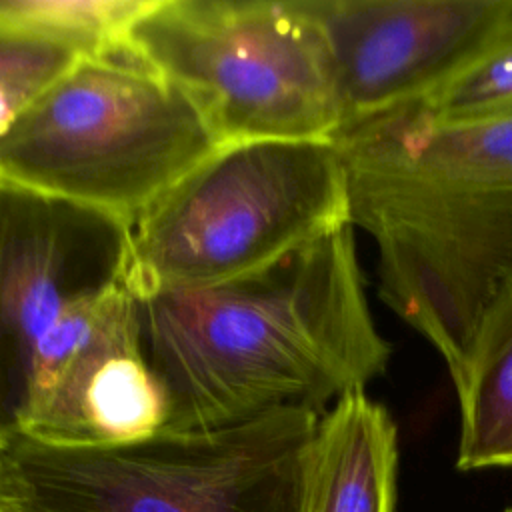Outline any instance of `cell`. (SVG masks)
<instances>
[{
    "label": "cell",
    "instance_id": "1",
    "mask_svg": "<svg viewBox=\"0 0 512 512\" xmlns=\"http://www.w3.org/2000/svg\"><path fill=\"white\" fill-rule=\"evenodd\" d=\"M134 296L166 402L162 432L286 408L324 414L382 376L392 352L368 308L352 224L236 280Z\"/></svg>",
    "mask_w": 512,
    "mask_h": 512
},
{
    "label": "cell",
    "instance_id": "2",
    "mask_svg": "<svg viewBox=\"0 0 512 512\" xmlns=\"http://www.w3.org/2000/svg\"><path fill=\"white\" fill-rule=\"evenodd\" d=\"M330 142L348 220L378 248V296L456 382L484 312L512 280V114L430 126L392 110Z\"/></svg>",
    "mask_w": 512,
    "mask_h": 512
},
{
    "label": "cell",
    "instance_id": "3",
    "mask_svg": "<svg viewBox=\"0 0 512 512\" xmlns=\"http://www.w3.org/2000/svg\"><path fill=\"white\" fill-rule=\"evenodd\" d=\"M220 148L170 80L134 58H82L0 134V180L134 222Z\"/></svg>",
    "mask_w": 512,
    "mask_h": 512
},
{
    "label": "cell",
    "instance_id": "4",
    "mask_svg": "<svg viewBox=\"0 0 512 512\" xmlns=\"http://www.w3.org/2000/svg\"><path fill=\"white\" fill-rule=\"evenodd\" d=\"M322 414L276 410L116 448L0 436V482L16 512H296L300 462Z\"/></svg>",
    "mask_w": 512,
    "mask_h": 512
},
{
    "label": "cell",
    "instance_id": "5",
    "mask_svg": "<svg viewBox=\"0 0 512 512\" xmlns=\"http://www.w3.org/2000/svg\"><path fill=\"white\" fill-rule=\"evenodd\" d=\"M344 224L346 178L332 142L220 146L134 222L126 282L136 294L222 284Z\"/></svg>",
    "mask_w": 512,
    "mask_h": 512
},
{
    "label": "cell",
    "instance_id": "6",
    "mask_svg": "<svg viewBox=\"0 0 512 512\" xmlns=\"http://www.w3.org/2000/svg\"><path fill=\"white\" fill-rule=\"evenodd\" d=\"M126 56L178 86L220 146L330 142L340 126L328 54L298 0H152Z\"/></svg>",
    "mask_w": 512,
    "mask_h": 512
},
{
    "label": "cell",
    "instance_id": "7",
    "mask_svg": "<svg viewBox=\"0 0 512 512\" xmlns=\"http://www.w3.org/2000/svg\"><path fill=\"white\" fill-rule=\"evenodd\" d=\"M130 242L120 218L0 180V436L18 422L48 332L126 282Z\"/></svg>",
    "mask_w": 512,
    "mask_h": 512
},
{
    "label": "cell",
    "instance_id": "8",
    "mask_svg": "<svg viewBox=\"0 0 512 512\" xmlns=\"http://www.w3.org/2000/svg\"><path fill=\"white\" fill-rule=\"evenodd\" d=\"M128 282L68 310L42 340L12 432L56 448H116L164 430Z\"/></svg>",
    "mask_w": 512,
    "mask_h": 512
},
{
    "label": "cell",
    "instance_id": "9",
    "mask_svg": "<svg viewBox=\"0 0 512 512\" xmlns=\"http://www.w3.org/2000/svg\"><path fill=\"white\" fill-rule=\"evenodd\" d=\"M298 2L328 54L338 128L418 102L472 62L512 18V0Z\"/></svg>",
    "mask_w": 512,
    "mask_h": 512
},
{
    "label": "cell",
    "instance_id": "10",
    "mask_svg": "<svg viewBox=\"0 0 512 512\" xmlns=\"http://www.w3.org/2000/svg\"><path fill=\"white\" fill-rule=\"evenodd\" d=\"M398 430L364 388L338 398L308 440L296 512H394Z\"/></svg>",
    "mask_w": 512,
    "mask_h": 512
},
{
    "label": "cell",
    "instance_id": "11",
    "mask_svg": "<svg viewBox=\"0 0 512 512\" xmlns=\"http://www.w3.org/2000/svg\"><path fill=\"white\" fill-rule=\"evenodd\" d=\"M454 388L460 406L456 466H512V280L484 312Z\"/></svg>",
    "mask_w": 512,
    "mask_h": 512
},
{
    "label": "cell",
    "instance_id": "12",
    "mask_svg": "<svg viewBox=\"0 0 512 512\" xmlns=\"http://www.w3.org/2000/svg\"><path fill=\"white\" fill-rule=\"evenodd\" d=\"M152 0H0V20L28 28L84 58L126 54L132 24Z\"/></svg>",
    "mask_w": 512,
    "mask_h": 512
},
{
    "label": "cell",
    "instance_id": "13",
    "mask_svg": "<svg viewBox=\"0 0 512 512\" xmlns=\"http://www.w3.org/2000/svg\"><path fill=\"white\" fill-rule=\"evenodd\" d=\"M398 110L430 126L512 114V18L472 62L418 102Z\"/></svg>",
    "mask_w": 512,
    "mask_h": 512
},
{
    "label": "cell",
    "instance_id": "14",
    "mask_svg": "<svg viewBox=\"0 0 512 512\" xmlns=\"http://www.w3.org/2000/svg\"><path fill=\"white\" fill-rule=\"evenodd\" d=\"M82 58L60 42L0 20V134Z\"/></svg>",
    "mask_w": 512,
    "mask_h": 512
},
{
    "label": "cell",
    "instance_id": "15",
    "mask_svg": "<svg viewBox=\"0 0 512 512\" xmlns=\"http://www.w3.org/2000/svg\"><path fill=\"white\" fill-rule=\"evenodd\" d=\"M0 492H2V512H16V510L12 508V504L8 502V498H6L4 490H2V482H0Z\"/></svg>",
    "mask_w": 512,
    "mask_h": 512
},
{
    "label": "cell",
    "instance_id": "16",
    "mask_svg": "<svg viewBox=\"0 0 512 512\" xmlns=\"http://www.w3.org/2000/svg\"><path fill=\"white\" fill-rule=\"evenodd\" d=\"M502 512H512V504H510V506H508V508H504V510H502Z\"/></svg>",
    "mask_w": 512,
    "mask_h": 512
},
{
    "label": "cell",
    "instance_id": "17",
    "mask_svg": "<svg viewBox=\"0 0 512 512\" xmlns=\"http://www.w3.org/2000/svg\"><path fill=\"white\" fill-rule=\"evenodd\" d=\"M0 512H2V494H0Z\"/></svg>",
    "mask_w": 512,
    "mask_h": 512
}]
</instances>
